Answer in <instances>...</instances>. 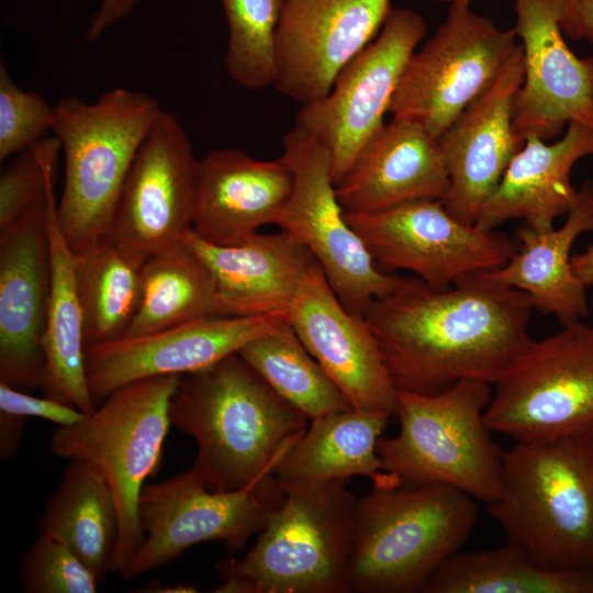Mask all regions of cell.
Segmentation results:
<instances>
[{
  "label": "cell",
  "mask_w": 593,
  "mask_h": 593,
  "mask_svg": "<svg viewBox=\"0 0 593 593\" xmlns=\"http://www.w3.org/2000/svg\"><path fill=\"white\" fill-rule=\"evenodd\" d=\"M292 187L282 156L258 160L238 149L212 150L200 159L192 231L213 245L239 244L276 224Z\"/></svg>",
  "instance_id": "obj_23"
},
{
  "label": "cell",
  "mask_w": 593,
  "mask_h": 593,
  "mask_svg": "<svg viewBox=\"0 0 593 593\" xmlns=\"http://www.w3.org/2000/svg\"><path fill=\"white\" fill-rule=\"evenodd\" d=\"M59 139L44 137L15 155L0 174V230L11 225L41 201L55 182Z\"/></svg>",
  "instance_id": "obj_36"
},
{
  "label": "cell",
  "mask_w": 593,
  "mask_h": 593,
  "mask_svg": "<svg viewBox=\"0 0 593 593\" xmlns=\"http://www.w3.org/2000/svg\"><path fill=\"white\" fill-rule=\"evenodd\" d=\"M376 260L405 269L434 288L494 270L515 253L508 237L454 217L441 200L421 199L372 213L345 211Z\"/></svg>",
  "instance_id": "obj_14"
},
{
  "label": "cell",
  "mask_w": 593,
  "mask_h": 593,
  "mask_svg": "<svg viewBox=\"0 0 593 593\" xmlns=\"http://www.w3.org/2000/svg\"><path fill=\"white\" fill-rule=\"evenodd\" d=\"M391 416L351 407L311 419L275 467V478L280 483H307L367 477L376 488L400 485L383 470L377 452Z\"/></svg>",
  "instance_id": "obj_27"
},
{
  "label": "cell",
  "mask_w": 593,
  "mask_h": 593,
  "mask_svg": "<svg viewBox=\"0 0 593 593\" xmlns=\"http://www.w3.org/2000/svg\"><path fill=\"white\" fill-rule=\"evenodd\" d=\"M590 303H591V305L593 306V294H592V298H591Z\"/></svg>",
  "instance_id": "obj_46"
},
{
  "label": "cell",
  "mask_w": 593,
  "mask_h": 593,
  "mask_svg": "<svg viewBox=\"0 0 593 593\" xmlns=\"http://www.w3.org/2000/svg\"><path fill=\"white\" fill-rule=\"evenodd\" d=\"M423 593H593V570L550 569L506 542L481 551H457Z\"/></svg>",
  "instance_id": "obj_31"
},
{
  "label": "cell",
  "mask_w": 593,
  "mask_h": 593,
  "mask_svg": "<svg viewBox=\"0 0 593 593\" xmlns=\"http://www.w3.org/2000/svg\"><path fill=\"white\" fill-rule=\"evenodd\" d=\"M146 258L111 236L76 254L86 347L125 337L139 305Z\"/></svg>",
  "instance_id": "obj_29"
},
{
  "label": "cell",
  "mask_w": 593,
  "mask_h": 593,
  "mask_svg": "<svg viewBox=\"0 0 593 593\" xmlns=\"http://www.w3.org/2000/svg\"><path fill=\"white\" fill-rule=\"evenodd\" d=\"M200 159L177 118L161 111L124 181L110 235L149 256L192 231Z\"/></svg>",
  "instance_id": "obj_15"
},
{
  "label": "cell",
  "mask_w": 593,
  "mask_h": 593,
  "mask_svg": "<svg viewBox=\"0 0 593 593\" xmlns=\"http://www.w3.org/2000/svg\"><path fill=\"white\" fill-rule=\"evenodd\" d=\"M484 419L515 443L584 434L593 427V325L582 321L532 339L492 389Z\"/></svg>",
  "instance_id": "obj_9"
},
{
  "label": "cell",
  "mask_w": 593,
  "mask_h": 593,
  "mask_svg": "<svg viewBox=\"0 0 593 593\" xmlns=\"http://www.w3.org/2000/svg\"><path fill=\"white\" fill-rule=\"evenodd\" d=\"M181 376H156L130 382L107 396L81 422L58 426L51 451L81 460L100 472L116 506L118 532L109 571L120 573L144 540L138 499L160 465L171 426L169 405Z\"/></svg>",
  "instance_id": "obj_8"
},
{
  "label": "cell",
  "mask_w": 593,
  "mask_h": 593,
  "mask_svg": "<svg viewBox=\"0 0 593 593\" xmlns=\"http://www.w3.org/2000/svg\"><path fill=\"white\" fill-rule=\"evenodd\" d=\"M567 126L564 135L551 144L537 136L525 139L482 205L477 226L495 230L506 221L524 220L526 226L540 232L567 215L579 194L571 182L572 169L593 155V128L578 122Z\"/></svg>",
  "instance_id": "obj_25"
},
{
  "label": "cell",
  "mask_w": 593,
  "mask_h": 593,
  "mask_svg": "<svg viewBox=\"0 0 593 593\" xmlns=\"http://www.w3.org/2000/svg\"><path fill=\"white\" fill-rule=\"evenodd\" d=\"M169 417L197 443L191 469L209 490L223 492L273 473L309 419L237 353L181 376Z\"/></svg>",
  "instance_id": "obj_2"
},
{
  "label": "cell",
  "mask_w": 593,
  "mask_h": 593,
  "mask_svg": "<svg viewBox=\"0 0 593 593\" xmlns=\"http://www.w3.org/2000/svg\"><path fill=\"white\" fill-rule=\"evenodd\" d=\"M19 579L26 593H94L100 582L65 542L42 532L20 557Z\"/></svg>",
  "instance_id": "obj_35"
},
{
  "label": "cell",
  "mask_w": 593,
  "mask_h": 593,
  "mask_svg": "<svg viewBox=\"0 0 593 593\" xmlns=\"http://www.w3.org/2000/svg\"><path fill=\"white\" fill-rule=\"evenodd\" d=\"M283 400L310 421L351 405L305 349L290 322L237 353Z\"/></svg>",
  "instance_id": "obj_33"
},
{
  "label": "cell",
  "mask_w": 593,
  "mask_h": 593,
  "mask_svg": "<svg viewBox=\"0 0 593 593\" xmlns=\"http://www.w3.org/2000/svg\"><path fill=\"white\" fill-rule=\"evenodd\" d=\"M0 412L23 417H38L58 426H70L81 422L88 414L77 407L51 399L33 396L26 391L0 382Z\"/></svg>",
  "instance_id": "obj_38"
},
{
  "label": "cell",
  "mask_w": 593,
  "mask_h": 593,
  "mask_svg": "<svg viewBox=\"0 0 593 593\" xmlns=\"http://www.w3.org/2000/svg\"><path fill=\"white\" fill-rule=\"evenodd\" d=\"M289 322V313L212 315L146 335L87 346L86 372L92 400L98 406L113 391L143 378L202 370Z\"/></svg>",
  "instance_id": "obj_18"
},
{
  "label": "cell",
  "mask_w": 593,
  "mask_h": 593,
  "mask_svg": "<svg viewBox=\"0 0 593 593\" xmlns=\"http://www.w3.org/2000/svg\"><path fill=\"white\" fill-rule=\"evenodd\" d=\"M282 497L273 473L224 492L209 490L192 469L145 484L138 499L144 540L120 577L130 581L204 541H222L230 552L242 550Z\"/></svg>",
  "instance_id": "obj_11"
},
{
  "label": "cell",
  "mask_w": 593,
  "mask_h": 593,
  "mask_svg": "<svg viewBox=\"0 0 593 593\" xmlns=\"http://www.w3.org/2000/svg\"><path fill=\"white\" fill-rule=\"evenodd\" d=\"M533 309L489 270L448 288L404 277L363 318L395 389L432 394L468 379L495 384L532 340Z\"/></svg>",
  "instance_id": "obj_1"
},
{
  "label": "cell",
  "mask_w": 593,
  "mask_h": 593,
  "mask_svg": "<svg viewBox=\"0 0 593 593\" xmlns=\"http://www.w3.org/2000/svg\"><path fill=\"white\" fill-rule=\"evenodd\" d=\"M434 1L448 2L450 4H466V5H469L471 0H434Z\"/></svg>",
  "instance_id": "obj_44"
},
{
  "label": "cell",
  "mask_w": 593,
  "mask_h": 593,
  "mask_svg": "<svg viewBox=\"0 0 593 593\" xmlns=\"http://www.w3.org/2000/svg\"><path fill=\"white\" fill-rule=\"evenodd\" d=\"M282 146L293 187L276 224L304 244L344 306L363 317L370 303L394 291L404 277L380 270L347 222L325 144L295 124Z\"/></svg>",
  "instance_id": "obj_10"
},
{
  "label": "cell",
  "mask_w": 593,
  "mask_h": 593,
  "mask_svg": "<svg viewBox=\"0 0 593 593\" xmlns=\"http://www.w3.org/2000/svg\"><path fill=\"white\" fill-rule=\"evenodd\" d=\"M392 10L390 0H284L275 35L276 89L301 105L325 98Z\"/></svg>",
  "instance_id": "obj_16"
},
{
  "label": "cell",
  "mask_w": 593,
  "mask_h": 593,
  "mask_svg": "<svg viewBox=\"0 0 593 593\" xmlns=\"http://www.w3.org/2000/svg\"><path fill=\"white\" fill-rule=\"evenodd\" d=\"M584 434L588 435V437L590 438V440H591L592 444H593V427H592L590 430H588L586 433H584Z\"/></svg>",
  "instance_id": "obj_45"
},
{
  "label": "cell",
  "mask_w": 593,
  "mask_h": 593,
  "mask_svg": "<svg viewBox=\"0 0 593 593\" xmlns=\"http://www.w3.org/2000/svg\"><path fill=\"white\" fill-rule=\"evenodd\" d=\"M571 266L574 275L586 288L593 287V242L584 251L572 256Z\"/></svg>",
  "instance_id": "obj_42"
},
{
  "label": "cell",
  "mask_w": 593,
  "mask_h": 593,
  "mask_svg": "<svg viewBox=\"0 0 593 593\" xmlns=\"http://www.w3.org/2000/svg\"><path fill=\"white\" fill-rule=\"evenodd\" d=\"M212 315H216L213 275L202 257L182 239L147 256L139 305L125 337Z\"/></svg>",
  "instance_id": "obj_32"
},
{
  "label": "cell",
  "mask_w": 593,
  "mask_h": 593,
  "mask_svg": "<svg viewBox=\"0 0 593 593\" xmlns=\"http://www.w3.org/2000/svg\"><path fill=\"white\" fill-rule=\"evenodd\" d=\"M135 592H145V593H192L198 592V590L192 585L186 584H161L157 581L150 582L147 585L143 586L142 590H135Z\"/></svg>",
  "instance_id": "obj_43"
},
{
  "label": "cell",
  "mask_w": 593,
  "mask_h": 593,
  "mask_svg": "<svg viewBox=\"0 0 593 593\" xmlns=\"http://www.w3.org/2000/svg\"><path fill=\"white\" fill-rule=\"evenodd\" d=\"M40 530L65 542L101 581L110 567L118 513L100 472L85 461L70 460L47 500Z\"/></svg>",
  "instance_id": "obj_30"
},
{
  "label": "cell",
  "mask_w": 593,
  "mask_h": 593,
  "mask_svg": "<svg viewBox=\"0 0 593 593\" xmlns=\"http://www.w3.org/2000/svg\"><path fill=\"white\" fill-rule=\"evenodd\" d=\"M141 0H101L92 15L85 37L96 42L109 27L126 18Z\"/></svg>",
  "instance_id": "obj_40"
},
{
  "label": "cell",
  "mask_w": 593,
  "mask_h": 593,
  "mask_svg": "<svg viewBox=\"0 0 593 593\" xmlns=\"http://www.w3.org/2000/svg\"><path fill=\"white\" fill-rule=\"evenodd\" d=\"M221 3L228 25L224 64L230 77L250 90L275 85V35L284 0Z\"/></svg>",
  "instance_id": "obj_34"
},
{
  "label": "cell",
  "mask_w": 593,
  "mask_h": 593,
  "mask_svg": "<svg viewBox=\"0 0 593 593\" xmlns=\"http://www.w3.org/2000/svg\"><path fill=\"white\" fill-rule=\"evenodd\" d=\"M562 4L563 34L593 44V0H562Z\"/></svg>",
  "instance_id": "obj_39"
},
{
  "label": "cell",
  "mask_w": 593,
  "mask_h": 593,
  "mask_svg": "<svg viewBox=\"0 0 593 593\" xmlns=\"http://www.w3.org/2000/svg\"><path fill=\"white\" fill-rule=\"evenodd\" d=\"M56 206L53 191L46 209L51 281L43 339L45 380L42 390L45 396L90 414L97 405L86 372V344L75 272L76 254L59 227Z\"/></svg>",
  "instance_id": "obj_28"
},
{
  "label": "cell",
  "mask_w": 593,
  "mask_h": 593,
  "mask_svg": "<svg viewBox=\"0 0 593 593\" xmlns=\"http://www.w3.org/2000/svg\"><path fill=\"white\" fill-rule=\"evenodd\" d=\"M513 29L466 4H451L444 23L409 58L389 112L439 138L496 79L516 43Z\"/></svg>",
  "instance_id": "obj_12"
},
{
  "label": "cell",
  "mask_w": 593,
  "mask_h": 593,
  "mask_svg": "<svg viewBox=\"0 0 593 593\" xmlns=\"http://www.w3.org/2000/svg\"><path fill=\"white\" fill-rule=\"evenodd\" d=\"M206 262L214 280L215 314L258 316L289 313L315 260L294 235L256 233L236 245H213L193 231L183 238Z\"/></svg>",
  "instance_id": "obj_24"
},
{
  "label": "cell",
  "mask_w": 593,
  "mask_h": 593,
  "mask_svg": "<svg viewBox=\"0 0 593 593\" xmlns=\"http://www.w3.org/2000/svg\"><path fill=\"white\" fill-rule=\"evenodd\" d=\"M46 195L0 230V382L22 391L43 387V339L49 298L51 261Z\"/></svg>",
  "instance_id": "obj_19"
},
{
  "label": "cell",
  "mask_w": 593,
  "mask_h": 593,
  "mask_svg": "<svg viewBox=\"0 0 593 593\" xmlns=\"http://www.w3.org/2000/svg\"><path fill=\"white\" fill-rule=\"evenodd\" d=\"M55 107L34 91L21 89L0 65V160L15 156L54 127Z\"/></svg>",
  "instance_id": "obj_37"
},
{
  "label": "cell",
  "mask_w": 593,
  "mask_h": 593,
  "mask_svg": "<svg viewBox=\"0 0 593 593\" xmlns=\"http://www.w3.org/2000/svg\"><path fill=\"white\" fill-rule=\"evenodd\" d=\"M280 484L283 497L253 548L216 563L214 592H347L357 501L348 479Z\"/></svg>",
  "instance_id": "obj_5"
},
{
  "label": "cell",
  "mask_w": 593,
  "mask_h": 593,
  "mask_svg": "<svg viewBox=\"0 0 593 593\" xmlns=\"http://www.w3.org/2000/svg\"><path fill=\"white\" fill-rule=\"evenodd\" d=\"M449 174L438 138L393 118L373 135L336 186L345 211L372 213L421 199L444 200Z\"/></svg>",
  "instance_id": "obj_22"
},
{
  "label": "cell",
  "mask_w": 593,
  "mask_h": 593,
  "mask_svg": "<svg viewBox=\"0 0 593 593\" xmlns=\"http://www.w3.org/2000/svg\"><path fill=\"white\" fill-rule=\"evenodd\" d=\"M477 517L475 499L452 486H373L356 501L347 592H422Z\"/></svg>",
  "instance_id": "obj_4"
},
{
  "label": "cell",
  "mask_w": 593,
  "mask_h": 593,
  "mask_svg": "<svg viewBox=\"0 0 593 593\" xmlns=\"http://www.w3.org/2000/svg\"><path fill=\"white\" fill-rule=\"evenodd\" d=\"M425 32L418 13L392 10L374 41L336 76L329 93L299 110L296 124L329 150L335 187L383 126L405 65Z\"/></svg>",
  "instance_id": "obj_13"
},
{
  "label": "cell",
  "mask_w": 593,
  "mask_h": 593,
  "mask_svg": "<svg viewBox=\"0 0 593 593\" xmlns=\"http://www.w3.org/2000/svg\"><path fill=\"white\" fill-rule=\"evenodd\" d=\"M507 541L536 563L593 570V444L586 434L515 443L486 504Z\"/></svg>",
  "instance_id": "obj_3"
},
{
  "label": "cell",
  "mask_w": 593,
  "mask_h": 593,
  "mask_svg": "<svg viewBox=\"0 0 593 593\" xmlns=\"http://www.w3.org/2000/svg\"><path fill=\"white\" fill-rule=\"evenodd\" d=\"M492 389L468 379L432 394L398 391L400 429L377 443L383 470L401 484L452 486L491 503L504 455L484 419Z\"/></svg>",
  "instance_id": "obj_7"
},
{
  "label": "cell",
  "mask_w": 593,
  "mask_h": 593,
  "mask_svg": "<svg viewBox=\"0 0 593 593\" xmlns=\"http://www.w3.org/2000/svg\"><path fill=\"white\" fill-rule=\"evenodd\" d=\"M586 232H593V181L589 179L579 188L577 203L560 227L518 230V251L490 273L525 292L534 309L555 316L562 325L582 321L590 314L588 288L572 270L571 249Z\"/></svg>",
  "instance_id": "obj_26"
},
{
  "label": "cell",
  "mask_w": 593,
  "mask_h": 593,
  "mask_svg": "<svg viewBox=\"0 0 593 593\" xmlns=\"http://www.w3.org/2000/svg\"><path fill=\"white\" fill-rule=\"evenodd\" d=\"M54 135L65 156L56 214L75 254L110 235L133 160L163 109L149 94L114 88L88 103L67 97L55 105Z\"/></svg>",
  "instance_id": "obj_6"
},
{
  "label": "cell",
  "mask_w": 593,
  "mask_h": 593,
  "mask_svg": "<svg viewBox=\"0 0 593 593\" xmlns=\"http://www.w3.org/2000/svg\"><path fill=\"white\" fill-rule=\"evenodd\" d=\"M524 79L513 127L523 142L549 141L571 122L593 128V57H579L562 34V0H514Z\"/></svg>",
  "instance_id": "obj_17"
},
{
  "label": "cell",
  "mask_w": 593,
  "mask_h": 593,
  "mask_svg": "<svg viewBox=\"0 0 593 593\" xmlns=\"http://www.w3.org/2000/svg\"><path fill=\"white\" fill-rule=\"evenodd\" d=\"M523 79L518 43L494 82L438 138L450 181L443 203L466 224L475 223L482 205L524 145L513 127L514 102Z\"/></svg>",
  "instance_id": "obj_21"
},
{
  "label": "cell",
  "mask_w": 593,
  "mask_h": 593,
  "mask_svg": "<svg viewBox=\"0 0 593 593\" xmlns=\"http://www.w3.org/2000/svg\"><path fill=\"white\" fill-rule=\"evenodd\" d=\"M25 417L0 412V457L2 460L12 459L22 439Z\"/></svg>",
  "instance_id": "obj_41"
},
{
  "label": "cell",
  "mask_w": 593,
  "mask_h": 593,
  "mask_svg": "<svg viewBox=\"0 0 593 593\" xmlns=\"http://www.w3.org/2000/svg\"><path fill=\"white\" fill-rule=\"evenodd\" d=\"M290 325L353 409L396 413V393L376 339L314 260L289 309Z\"/></svg>",
  "instance_id": "obj_20"
}]
</instances>
